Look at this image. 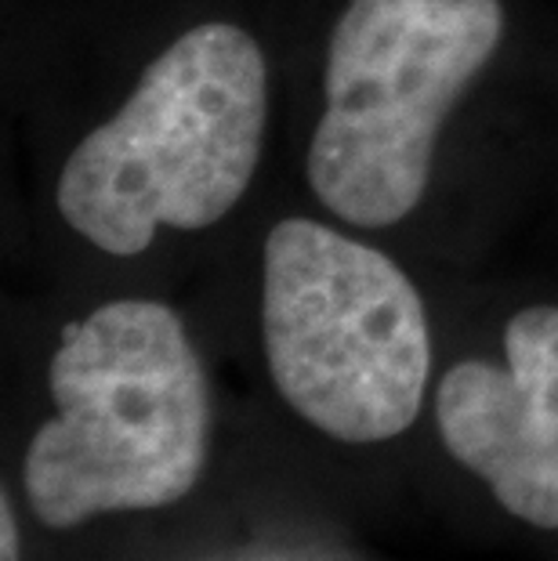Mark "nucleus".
I'll return each mask as SVG.
<instances>
[{"label": "nucleus", "mask_w": 558, "mask_h": 561, "mask_svg": "<svg viewBox=\"0 0 558 561\" xmlns=\"http://www.w3.org/2000/svg\"><path fill=\"white\" fill-rule=\"evenodd\" d=\"M55 416L22 463L30 507L52 529L152 511L193 493L210 449L204 363L168 305L124 297L69 322L47 366Z\"/></svg>", "instance_id": "obj_1"}, {"label": "nucleus", "mask_w": 558, "mask_h": 561, "mask_svg": "<svg viewBox=\"0 0 558 561\" xmlns=\"http://www.w3.org/2000/svg\"><path fill=\"white\" fill-rule=\"evenodd\" d=\"M269 124V66L232 22H204L160 51L130 99L94 127L58 178V214L113 257L160 229H207L243 199Z\"/></svg>", "instance_id": "obj_2"}, {"label": "nucleus", "mask_w": 558, "mask_h": 561, "mask_svg": "<svg viewBox=\"0 0 558 561\" xmlns=\"http://www.w3.org/2000/svg\"><path fill=\"white\" fill-rule=\"evenodd\" d=\"M501 33V0H349L305 160L319 203L360 229L407 218L429 193L439 130Z\"/></svg>", "instance_id": "obj_3"}, {"label": "nucleus", "mask_w": 558, "mask_h": 561, "mask_svg": "<svg viewBox=\"0 0 558 561\" xmlns=\"http://www.w3.org/2000/svg\"><path fill=\"white\" fill-rule=\"evenodd\" d=\"M261 333L272 385L338 442H385L418 421L432 374L429 312L382 250L287 218L265 240Z\"/></svg>", "instance_id": "obj_4"}, {"label": "nucleus", "mask_w": 558, "mask_h": 561, "mask_svg": "<svg viewBox=\"0 0 558 561\" xmlns=\"http://www.w3.org/2000/svg\"><path fill=\"white\" fill-rule=\"evenodd\" d=\"M435 421L457 463L508 515L558 529V308H522L504 327V366L465 359L439 380Z\"/></svg>", "instance_id": "obj_5"}, {"label": "nucleus", "mask_w": 558, "mask_h": 561, "mask_svg": "<svg viewBox=\"0 0 558 561\" xmlns=\"http://www.w3.org/2000/svg\"><path fill=\"white\" fill-rule=\"evenodd\" d=\"M0 561H19V522L8 496H0Z\"/></svg>", "instance_id": "obj_6"}]
</instances>
